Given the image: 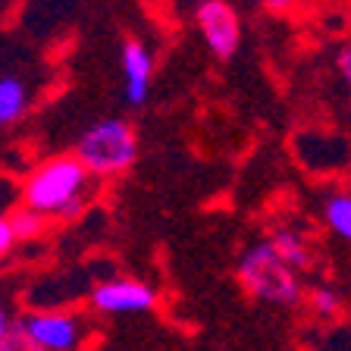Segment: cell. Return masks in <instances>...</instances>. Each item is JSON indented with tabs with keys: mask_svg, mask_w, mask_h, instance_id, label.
Listing matches in <instances>:
<instances>
[{
	"mask_svg": "<svg viewBox=\"0 0 351 351\" xmlns=\"http://www.w3.org/2000/svg\"><path fill=\"white\" fill-rule=\"evenodd\" d=\"M91 195V169L75 157H51L38 163L22 182V204L44 217H75Z\"/></svg>",
	"mask_w": 351,
	"mask_h": 351,
	"instance_id": "1",
	"label": "cell"
},
{
	"mask_svg": "<svg viewBox=\"0 0 351 351\" xmlns=\"http://www.w3.org/2000/svg\"><path fill=\"white\" fill-rule=\"evenodd\" d=\"M295 273L298 270L276 254L270 239L251 245L239 261V282L245 285V292L276 307H295L301 301V282Z\"/></svg>",
	"mask_w": 351,
	"mask_h": 351,
	"instance_id": "2",
	"label": "cell"
},
{
	"mask_svg": "<svg viewBox=\"0 0 351 351\" xmlns=\"http://www.w3.org/2000/svg\"><path fill=\"white\" fill-rule=\"evenodd\" d=\"M75 157L91 169V176H117L135 163L138 157V138L125 119L110 117L88 125L82 138L75 141Z\"/></svg>",
	"mask_w": 351,
	"mask_h": 351,
	"instance_id": "3",
	"label": "cell"
},
{
	"mask_svg": "<svg viewBox=\"0 0 351 351\" xmlns=\"http://www.w3.org/2000/svg\"><path fill=\"white\" fill-rule=\"evenodd\" d=\"M22 326L44 351H82L85 342V320L69 311H32Z\"/></svg>",
	"mask_w": 351,
	"mask_h": 351,
	"instance_id": "4",
	"label": "cell"
},
{
	"mask_svg": "<svg viewBox=\"0 0 351 351\" xmlns=\"http://www.w3.org/2000/svg\"><path fill=\"white\" fill-rule=\"evenodd\" d=\"M195 22L213 57L217 60L235 57V51H239V44H241V22L226 0H207V3H201L195 10Z\"/></svg>",
	"mask_w": 351,
	"mask_h": 351,
	"instance_id": "5",
	"label": "cell"
},
{
	"mask_svg": "<svg viewBox=\"0 0 351 351\" xmlns=\"http://www.w3.org/2000/svg\"><path fill=\"white\" fill-rule=\"evenodd\" d=\"M154 304H157V292L138 279H107V282L95 285V292H91V307L107 317L145 314Z\"/></svg>",
	"mask_w": 351,
	"mask_h": 351,
	"instance_id": "6",
	"label": "cell"
},
{
	"mask_svg": "<svg viewBox=\"0 0 351 351\" xmlns=\"http://www.w3.org/2000/svg\"><path fill=\"white\" fill-rule=\"evenodd\" d=\"M151 73L154 60L141 41H125L123 44V75H125V101L132 107H145L147 95H151Z\"/></svg>",
	"mask_w": 351,
	"mask_h": 351,
	"instance_id": "7",
	"label": "cell"
},
{
	"mask_svg": "<svg viewBox=\"0 0 351 351\" xmlns=\"http://www.w3.org/2000/svg\"><path fill=\"white\" fill-rule=\"evenodd\" d=\"M29 110V88L19 75L7 73L0 79V123L3 125H13L25 117Z\"/></svg>",
	"mask_w": 351,
	"mask_h": 351,
	"instance_id": "8",
	"label": "cell"
},
{
	"mask_svg": "<svg viewBox=\"0 0 351 351\" xmlns=\"http://www.w3.org/2000/svg\"><path fill=\"white\" fill-rule=\"evenodd\" d=\"M273 248H276V254L282 257L292 270H304V267H311V251H307L304 239H301L298 232H292V229H276V232L270 235Z\"/></svg>",
	"mask_w": 351,
	"mask_h": 351,
	"instance_id": "9",
	"label": "cell"
},
{
	"mask_svg": "<svg viewBox=\"0 0 351 351\" xmlns=\"http://www.w3.org/2000/svg\"><path fill=\"white\" fill-rule=\"evenodd\" d=\"M323 219L339 239L351 241V191H336L323 204Z\"/></svg>",
	"mask_w": 351,
	"mask_h": 351,
	"instance_id": "10",
	"label": "cell"
},
{
	"mask_svg": "<svg viewBox=\"0 0 351 351\" xmlns=\"http://www.w3.org/2000/svg\"><path fill=\"white\" fill-rule=\"evenodd\" d=\"M0 351H44V348L25 332L22 317H10V311H3L0 314Z\"/></svg>",
	"mask_w": 351,
	"mask_h": 351,
	"instance_id": "11",
	"label": "cell"
},
{
	"mask_svg": "<svg viewBox=\"0 0 351 351\" xmlns=\"http://www.w3.org/2000/svg\"><path fill=\"white\" fill-rule=\"evenodd\" d=\"M7 217H10V223H13V229H16V239H19V241L38 239V235L44 232V213L32 210V207H25V204H22L19 210L7 213Z\"/></svg>",
	"mask_w": 351,
	"mask_h": 351,
	"instance_id": "12",
	"label": "cell"
},
{
	"mask_svg": "<svg viewBox=\"0 0 351 351\" xmlns=\"http://www.w3.org/2000/svg\"><path fill=\"white\" fill-rule=\"evenodd\" d=\"M311 307H314L317 317L329 320V317L339 314L342 301H339V292H336V289H329V285H320V289H314V292H311Z\"/></svg>",
	"mask_w": 351,
	"mask_h": 351,
	"instance_id": "13",
	"label": "cell"
},
{
	"mask_svg": "<svg viewBox=\"0 0 351 351\" xmlns=\"http://www.w3.org/2000/svg\"><path fill=\"white\" fill-rule=\"evenodd\" d=\"M16 229H13V223H10V217H3L0 219V254L7 257L10 251H13V245H16Z\"/></svg>",
	"mask_w": 351,
	"mask_h": 351,
	"instance_id": "14",
	"label": "cell"
},
{
	"mask_svg": "<svg viewBox=\"0 0 351 351\" xmlns=\"http://www.w3.org/2000/svg\"><path fill=\"white\" fill-rule=\"evenodd\" d=\"M339 73H342V79H345V85L351 88V44H345L342 51H339Z\"/></svg>",
	"mask_w": 351,
	"mask_h": 351,
	"instance_id": "15",
	"label": "cell"
},
{
	"mask_svg": "<svg viewBox=\"0 0 351 351\" xmlns=\"http://www.w3.org/2000/svg\"><path fill=\"white\" fill-rule=\"evenodd\" d=\"M267 10H273V13H289V10L298 3V0H261Z\"/></svg>",
	"mask_w": 351,
	"mask_h": 351,
	"instance_id": "16",
	"label": "cell"
},
{
	"mask_svg": "<svg viewBox=\"0 0 351 351\" xmlns=\"http://www.w3.org/2000/svg\"><path fill=\"white\" fill-rule=\"evenodd\" d=\"M201 3H207V0H197V7H201Z\"/></svg>",
	"mask_w": 351,
	"mask_h": 351,
	"instance_id": "17",
	"label": "cell"
}]
</instances>
